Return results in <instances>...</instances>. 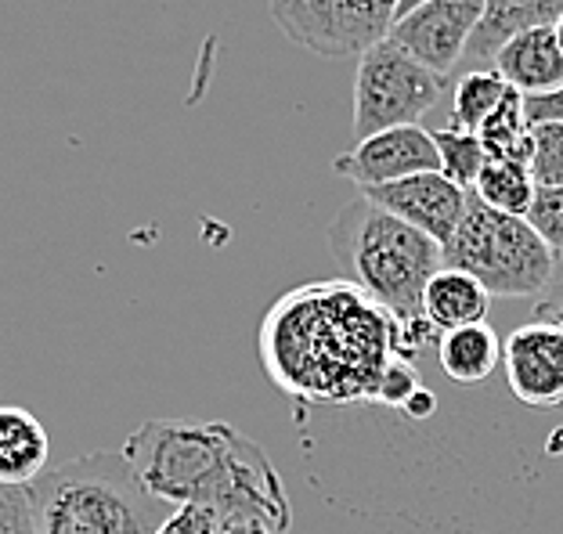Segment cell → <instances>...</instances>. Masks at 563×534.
<instances>
[{"label":"cell","instance_id":"cell-1","mask_svg":"<svg viewBox=\"0 0 563 534\" xmlns=\"http://www.w3.org/2000/svg\"><path fill=\"white\" fill-rule=\"evenodd\" d=\"M394 318L347 278L275 300L261 325V361L278 390L311 404L373 401L390 365Z\"/></svg>","mask_w":563,"mask_h":534},{"label":"cell","instance_id":"cell-2","mask_svg":"<svg viewBox=\"0 0 563 534\" xmlns=\"http://www.w3.org/2000/svg\"><path fill=\"white\" fill-rule=\"evenodd\" d=\"M123 455L156 499L210 510L221 531L261 524L289 534L292 510L275 463L232 423L148 419L126 437Z\"/></svg>","mask_w":563,"mask_h":534},{"label":"cell","instance_id":"cell-3","mask_svg":"<svg viewBox=\"0 0 563 534\" xmlns=\"http://www.w3.org/2000/svg\"><path fill=\"white\" fill-rule=\"evenodd\" d=\"M36 534H156L177 505L137 480L123 452H87L30 485Z\"/></svg>","mask_w":563,"mask_h":534},{"label":"cell","instance_id":"cell-4","mask_svg":"<svg viewBox=\"0 0 563 534\" xmlns=\"http://www.w3.org/2000/svg\"><path fill=\"white\" fill-rule=\"evenodd\" d=\"M329 249L347 282L376 300L394 322L422 314V289L444 267L441 246L430 235L365 196L329 224Z\"/></svg>","mask_w":563,"mask_h":534},{"label":"cell","instance_id":"cell-5","mask_svg":"<svg viewBox=\"0 0 563 534\" xmlns=\"http://www.w3.org/2000/svg\"><path fill=\"white\" fill-rule=\"evenodd\" d=\"M473 196V192H470ZM444 267L473 275L492 297H542L556 278V260L523 218H506L477 199L455 235L441 246Z\"/></svg>","mask_w":563,"mask_h":534},{"label":"cell","instance_id":"cell-6","mask_svg":"<svg viewBox=\"0 0 563 534\" xmlns=\"http://www.w3.org/2000/svg\"><path fill=\"white\" fill-rule=\"evenodd\" d=\"M444 80H438L398 44L379 41L357 55L354 76V134L365 137L394 131V126H416L427 109L438 105Z\"/></svg>","mask_w":563,"mask_h":534},{"label":"cell","instance_id":"cell-7","mask_svg":"<svg viewBox=\"0 0 563 534\" xmlns=\"http://www.w3.org/2000/svg\"><path fill=\"white\" fill-rule=\"evenodd\" d=\"M401 0H267V11L292 44L322 58L365 55L387 41Z\"/></svg>","mask_w":563,"mask_h":534},{"label":"cell","instance_id":"cell-8","mask_svg":"<svg viewBox=\"0 0 563 534\" xmlns=\"http://www.w3.org/2000/svg\"><path fill=\"white\" fill-rule=\"evenodd\" d=\"M481 15L484 0H427L394 22L387 41L398 44L405 55H412L419 66H427L438 80H444L466 55Z\"/></svg>","mask_w":563,"mask_h":534},{"label":"cell","instance_id":"cell-9","mask_svg":"<svg viewBox=\"0 0 563 534\" xmlns=\"http://www.w3.org/2000/svg\"><path fill=\"white\" fill-rule=\"evenodd\" d=\"M509 393L528 409H563V329L528 322L503 340Z\"/></svg>","mask_w":563,"mask_h":534},{"label":"cell","instance_id":"cell-10","mask_svg":"<svg viewBox=\"0 0 563 534\" xmlns=\"http://www.w3.org/2000/svg\"><path fill=\"white\" fill-rule=\"evenodd\" d=\"M332 170L351 177L362 192H368V188H383L405 181V177L441 170V156L438 145H433V134L416 123V126H394V131L365 137L351 152L332 159Z\"/></svg>","mask_w":563,"mask_h":534},{"label":"cell","instance_id":"cell-11","mask_svg":"<svg viewBox=\"0 0 563 534\" xmlns=\"http://www.w3.org/2000/svg\"><path fill=\"white\" fill-rule=\"evenodd\" d=\"M362 196L373 199L376 207H383L387 213H394L398 221L412 224L416 232L430 235L438 246H444L448 238L455 235V227L463 224L470 199H473L466 188L448 181L441 170L405 177V181H394L383 188H368Z\"/></svg>","mask_w":563,"mask_h":534},{"label":"cell","instance_id":"cell-12","mask_svg":"<svg viewBox=\"0 0 563 534\" xmlns=\"http://www.w3.org/2000/svg\"><path fill=\"white\" fill-rule=\"evenodd\" d=\"M492 62L506 87H514L523 98L553 94L563 87V47L556 41L553 25L517 33L514 41H506L495 51Z\"/></svg>","mask_w":563,"mask_h":534},{"label":"cell","instance_id":"cell-13","mask_svg":"<svg viewBox=\"0 0 563 534\" xmlns=\"http://www.w3.org/2000/svg\"><path fill=\"white\" fill-rule=\"evenodd\" d=\"M51 437L44 423L22 404H0V485L30 488L47 474Z\"/></svg>","mask_w":563,"mask_h":534},{"label":"cell","instance_id":"cell-14","mask_svg":"<svg viewBox=\"0 0 563 534\" xmlns=\"http://www.w3.org/2000/svg\"><path fill=\"white\" fill-rule=\"evenodd\" d=\"M488 311H492V292L473 275L455 271V267H441L427 282V289H422V318L438 333L488 322Z\"/></svg>","mask_w":563,"mask_h":534},{"label":"cell","instance_id":"cell-15","mask_svg":"<svg viewBox=\"0 0 563 534\" xmlns=\"http://www.w3.org/2000/svg\"><path fill=\"white\" fill-rule=\"evenodd\" d=\"M563 15V0H484V15L477 33L466 47L470 58H495V51L517 33L556 25Z\"/></svg>","mask_w":563,"mask_h":534},{"label":"cell","instance_id":"cell-16","mask_svg":"<svg viewBox=\"0 0 563 534\" xmlns=\"http://www.w3.org/2000/svg\"><path fill=\"white\" fill-rule=\"evenodd\" d=\"M438 365L452 383L481 387V383H488L495 368L503 365V340L495 336V329L488 322L452 329V333H441Z\"/></svg>","mask_w":563,"mask_h":534},{"label":"cell","instance_id":"cell-17","mask_svg":"<svg viewBox=\"0 0 563 534\" xmlns=\"http://www.w3.org/2000/svg\"><path fill=\"white\" fill-rule=\"evenodd\" d=\"M477 137H481L484 156L488 159L528 167L531 163V126H528V116H523V94L509 87L492 116L481 123Z\"/></svg>","mask_w":563,"mask_h":534},{"label":"cell","instance_id":"cell-18","mask_svg":"<svg viewBox=\"0 0 563 534\" xmlns=\"http://www.w3.org/2000/svg\"><path fill=\"white\" fill-rule=\"evenodd\" d=\"M534 196H539V188L531 181V170L503 159L484 163L477 185H473V199L495 213H506V218H528Z\"/></svg>","mask_w":563,"mask_h":534},{"label":"cell","instance_id":"cell-19","mask_svg":"<svg viewBox=\"0 0 563 534\" xmlns=\"http://www.w3.org/2000/svg\"><path fill=\"white\" fill-rule=\"evenodd\" d=\"M506 91H509V87H506V80L495 69H473V73H466L463 80L455 84V105H452V120H448V126L477 134L481 123L488 120L498 101L506 98Z\"/></svg>","mask_w":563,"mask_h":534},{"label":"cell","instance_id":"cell-20","mask_svg":"<svg viewBox=\"0 0 563 534\" xmlns=\"http://www.w3.org/2000/svg\"><path fill=\"white\" fill-rule=\"evenodd\" d=\"M433 145H438V156H441V174L448 181H455L459 188L473 192L484 163H488L481 137L470 131H455V126H441V131H433Z\"/></svg>","mask_w":563,"mask_h":534},{"label":"cell","instance_id":"cell-21","mask_svg":"<svg viewBox=\"0 0 563 534\" xmlns=\"http://www.w3.org/2000/svg\"><path fill=\"white\" fill-rule=\"evenodd\" d=\"M528 170L534 188H563V123H531Z\"/></svg>","mask_w":563,"mask_h":534},{"label":"cell","instance_id":"cell-22","mask_svg":"<svg viewBox=\"0 0 563 534\" xmlns=\"http://www.w3.org/2000/svg\"><path fill=\"white\" fill-rule=\"evenodd\" d=\"M523 221L549 246L553 260L563 264V188H539V196L531 202V213Z\"/></svg>","mask_w":563,"mask_h":534},{"label":"cell","instance_id":"cell-23","mask_svg":"<svg viewBox=\"0 0 563 534\" xmlns=\"http://www.w3.org/2000/svg\"><path fill=\"white\" fill-rule=\"evenodd\" d=\"M441 333L433 329L427 318H405V322H394V333H390V354L401 358L408 365H416V358H422L427 351H438Z\"/></svg>","mask_w":563,"mask_h":534},{"label":"cell","instance_id":"cell-24","mask_svg":"<svg viewBox=\"0 0 563 534\" xmlns=\"http://www.w3.org/2000/svg\"><path fill=\"white\" fill-rule=\"evenodd\" d=\"M419 387H422V379H419V372H416V365H408V361H401V358H390L387 372H383L379 387H376V393H373V401L383 404V409L401 412L405 404H408V398H412V393H416Z\"/></svg>","mask_w":563,"mask_h":534},{"label":"cell","instance_id":"cell-25","mask_svg":"<svg viewBox=\"0 0 563 534\" xmlns=\"http://www.w3.org/2000/svg\"><path fill=\"white\" fill-rule=\"evenodd\" d=\"M0 534H36L30 488L0 485Z\"/></svg>","mask_w":563,"mask_h":534},{"label":"cell","instance_id":"cell-26","mask_svg":"<svg viewBox=\"0 0 563 534\" xmlns=\"http://www.w3.org/2000/svg\"><path fill=\"white\" fill-rule=\"evenodd\" d=\"M156 534H221V520L199 505H177Z\"/></svg>","mask_w":563,"mask_h":534},{"label":"cell","instance_id":"cell-27","mask_svg":"<svg viewBox=\"0 0 563 534\" xmlns=\"http://www.w3.org/2000/svg\"><path fill=\"white\" fill-rule=\"evenodd\" d=\"M523 116L531 123H563V87L553 94H534L523 98Z\"/></svg>","mask_w":563,"mask_h":534},{"label":"cell","instance_id":"cell-28","mask_svg":"<svg viewBox=\"0 0 563 534\" xmlns=\"http://www.w3.org/2000/svg\"><path fill=\"white\" fill-rule=\"evenodd\" d=\"M534 322H553L563 329V282L549 286L539 300H534Z\"/></svg>","mask_w":563,"mask_h":534},{"label":"cell","instance_id":"cell-29","mask_svg":"<svg viewBox=\"0 0 563 534\" xmlns=\"http://www.w3.org/2000/svg\"><path fill=\"white\" fill-rule=\"evenodd\" d=\"M433 409H438V398H433V393H430L427 387H419V390L412 393V398H408V404L401 409V415L416 419V423H419V419H427Z\"/></svg>","mask_w":563,"mask_h":534},{"label":"cell","instance_id":"cell-30","mask_svg":"<svg viewBox=\"0 0 563 534\" xmlns=\"http://www.w3.org/2000/svg\"><path fill=\"white\" fill-rule=\"evenodd\" d=\"M221 534H278V531L261 527V524H239V527H224Z\"/></svg>","mask_w":563,"mask_h":534},{"label":"cell","instance_id":"cell-31","mask_svg":"<svg viewBox=\"0 0 563 534\" xmlns=\"http://www.w3.org/2000/svg\"><path fill=\"white\" fill-rule=\"evenodd\" d=\"M419 4H427V0H401V8H398V19L408 15V11H416Z\"/></svg>","mask_w":563,"mask_h":534},{"label":"cell","instance_id":"cell-32","mask_svg":"<svg viewBox=\"0 0 563 534\" xmlns=\"http://www.w3.org/2000/svg\"><path fill=\"white\" fill-rule=\"evenodd\" d=\"M553 30H556V41H560V47H563V15H560V22L553 25Z\"/></svg>","mask_w":563,"mask_h":534}]
</instances>
